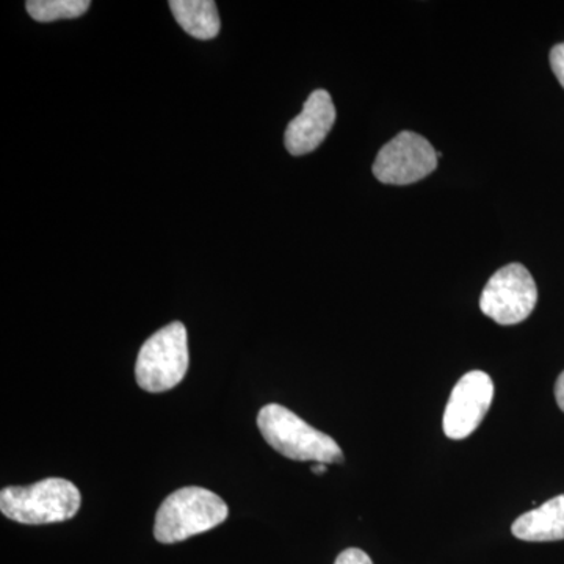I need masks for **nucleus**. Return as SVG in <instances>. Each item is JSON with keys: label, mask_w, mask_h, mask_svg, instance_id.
<instances>
[{"label": "nucleus", "mask_w": 564, "mask_h": 564, "mask_svg": "<svg viewBox=\"0 0 564 564\" xmlns=\"http://www.w3.org/2000/svg\"><path fill=\"white\" fill-rule=\"evenodd\" d=\"M79 489L63 478H46L31 486H9L0 492V511L25 525L68 521L79 511Z\"/></svg>", "instance_id": "obj_3"}, {"label": "nucleus", "mask_w": 564, "mask_h": 564, "mask_svg": "<svg viewBox=\"0 0 564 564\" xmlns=\"http://www.w3.org/2000/svg\"><path fill=\"white\" fill-rule=\"evenodd\" d=\"M188 370L187 329L173 322L152 334L137 358L135 378L147 392H165L176 388Z\"/></svg>", "instance_id": "obj_4"}, {"label": "nucleus", "mask_w": 564, "mask_h": 564, "mask_svg": "<svg viewBox=\"0 0 564 564\" xmlns=\"http://www.w3.org/2000/svg\"><path fill=\"white\" fill-rule=\"evenodd\" d=\"M538 302L536 282L522 263L497 270L480 299L481 313L499 325H518L533 313Z\"/></svg>", "instance_id": "obj_5"}, {"label": "nucleus", "mask_w": 564, "mask_h": 564, "mask_svg": "<svg viewBox=\"0 0 564 564\" xmlns=\"http://www.w3.org/2000/svg\"><path fill=\"white\" fill-rule=\"evenodd\" d=\"M313 473L317 475H322L326 473V464H314Z\"/></svg>", "instance_id": "obj_15"}, {"label": "nucleus", "mask_w": 564, "mask_h": 564, "mask_svg": "<svg viewBox=\"0 0 564 564\" xmlns=\"http://www.w3.org/2000/svg\"><path fill=\"white\" fill-rule=\"evenodd\" d=\"M437 166V152L425 137L404 131L378 152L373 174L391 185H410L430 176Z\"/></svg>", "instance_id": "obj_6"}, {"label": "nucleus", "mask_w": 564, "mask_h": 564, "mask_svg": "<svg viewBox=\"0 0 564 564\" xmlns=\"http://www.w3.org/2000/svg\"><path fill=\"white\" fill-rule=\"evenodd\" d=\"M334 564H373L370 556L361 549H347L343 554L337 556L336 563Z\"/></svg>", "instance_id": "obj_12"}, {"label": "nucleus", "mask_w": 564, "mask_h": 564, "mask_svg": "<svg viewBox=\"0 0 564 564\" xmlns=\"http://www.w3.org/2000/svg\"><path fill=\"white\" fill-rule=\"evenodd\" d=\"M258 426L270 447L293 462L344 463L343 451L332 436L318 432L281 404L263 406Z\"/></svg>", "instance_id": "obj_1"}, {"label": "nucleus", "mask_w": 564, "mask_h": 564, "mask_svg": "<svg viewBox=\"0 0 564 564\" xmlns=\"http://www.w3.org/2000/svg\"><path fill=\"white\" fill-rule=\"evenodd\" d=\"M555 399L556 403H558L560 410L564 413V372L560 375L558 380H556Z\"/></svg>", "instance_id": "obj_14"}, {"label": "nucleus", "mask_w": 564, "mask_h": 564, "mask_svg": "<svg viewBox=\"0 0 564 564\" xmlns=\"http://www.w3.org/2000/svg\"><path fill=\"white\" fill-rule=\"evenodd\" d=\"M32 20L39 22H54L58 20H74L90 9V0H29L25 3Z\"/></svg>", "instance_id": "obj_11"}, {"label": "nucleus", "mask_w": 564, "mask_h": 564, "mask_svg": "<svg viewBox=\"0 0 564 564\" xmlns=\"http://www.w3.org/2000/svg\"><path fill=\"white\" fill-rule=\"evenodd\" d=\"M494 383L488 373L473 370L455 384L444 413V433L451 440H466L488 414Z\"/></svg>", "instance_id": "obj_7"}, {"label": "nucleus", "mask_w": 564, "mask_h": 564, "mask_svg": "<svg viewBox=\"0 0 564 564\" xmlns=\"http://www.w3.org/2000/svg\"><path fill=\"white\" fill-rule=\"evenodd\" d=\"M551 66L556 79L564 88V43L556 44L554 50L551 51Z\"/></svg>", "instance_id": "obj_13"}, {"label": "nucleus", "mask_w": 564, "mask_h": 564, "mask_svg": "<svg viewBox=\"0 0 564 564\" xmlns=\"http://www.w3.org/2000/svg\"><path fill=\"white\" fill-rule=\"evenodd\" d=\"M177 24L196 40H212L220 33L221 21L214 0H172Z\"/></svg>", "instance_id": "obj_10"}, {"label": "nucleus", "mask_w": 564, "mask_h": 564, "mask_svg": "<svg viewBox=\"0 0 564 564\" xmlns=\"http://www.w3.org/2000/svg\"><path fill=\"white\" fill-rule=\"evenodd\" d=\"M228 514V505L220 496L188 486L163 500L155 514L154 536L162 544L181 543L223 524Z\"/></svg>", "instance_id": "obj_2"}, {"label": "nucleus", "mask_w": 564, "mask_h": 564, "mask_svg": "<svg viewBox=\"0 0 564 564\" xmlns=\"http://www.w3.org/2000/svg\"><path fill=\"white\" fill-rule=\"evenodd\" d=\"M336 122V107L325 90H315L304 102L303 111L285 129L284 144L292 155L317 150Z\"/></svg>", "instance_id": "obj_8"}, {"label": "nucleus", "mask_w": 564, "mask_h": 564, "mask_svg": "<svg viewBox=\"0 0 564 564\" xmlns=\"http://www.w3.org/2000/svg\"><path fill=\"white\" fill-rule=\"evenodd\" d=\"M511 532L518 540L530 543L564 540V494L516 519Z\"/></svg>", "instance_id": "obj_9"}]
</instances>
